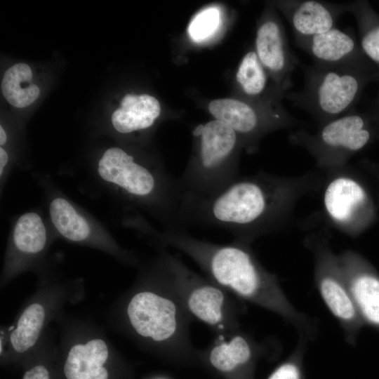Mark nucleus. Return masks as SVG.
Returning <instances> with one entry per match:
<instances>
[{
    "mask_svg": "<svg viewBox=\"0 0 379 379\" xmlns=\"http://www.w3.org/2000/svg\"><path fill=\"white\" fill-rule=\"evenodd\" d=\"M324 179L310 173L283 177L259 172L238 176L219 192L207 197H185L182 225L226 230L236 241L248 244L275 232L288 221L299 199L317 189Z\"/></svg>",
    "mask_w": 379,
    "mask_h": 379,
    "instance_id": "1",
    "label": "nucleus"
},
{
    "mask_svg": "<svg viewBox=\"0 0 379 379\" xmlns=\"http://www.w3.org/2000/svg\"><path fill=\"white\" fill-rule=\"evenodd\" d=\"M155 239L185 252L218 284L282 317L297 328L299 337L313 338L314 325L288 300L276 277L260 264L248 244L236 241L232 244H215L175 228L157 230Z\"/></svg>",
    "mask_w": 379,
    "mask_h": 379,
    "instance_id": "2",
    "label": "nucleus"
},
{
    "mask_svg": "<svg viewBox=\"0 0 379 379\" xmlns=\"http://www.w3.org/2000/svg\"><path fill=\"white\" fill-rule=\"evenodd\" d=\"M95 174L131 210H142L159 221L164 228L184 230L185 194L178 179L161 164L141 159L121 147H112L98 159Z\"/></svg>",
    "mask_w": 379,
    "mask_h": 379,
    "instance_id": "3",
    "label": "nucleus"
},
{
    "mask_svg": "<svg viewBox=\"0 0 379 379\" xmlns=\"http://www.w3.org/2000/svg\"><path fill=\"white\" fill-rule=\"evenodd\" d=\"M194 153L178 178L185 197L212 196L239 176L241 139L226 124L213 120L194 128Z\"/></svg>",
    "mask_w": 379,
    "mask_h": 379,
    "instance_id": "4",
    "label": "nucleus"
},
{
    "mask_svg": "<svg viewBox=\"0 0 379 379\" xmlns=\"http://www.w3.org/2000/svg\"><path fill=\"white\" fill-rule=\"evenodd\" d=\"M305 82L300 91L286 93L292 105L322 125L350 112L359 98L362 75L359 61L340 65H302Z\"/></svg>",
    "mask_w": 379,
    "mask_h": 379,
    "instance_id": "5",
    "label": "nucleus"
},
{
    "mask_svg": "<svg viewBox=\"0 0 379 379\" xmlns=\"http://www.w3.org/2000/svg\"><path fill=\"white\" fill-rule=\"evenodd\" d=\"M370 138L366 119L350 112L320 125L314 133L299 129L289 136L292 144L307 149L315 158L318 167L326 171L347 165L350 157Z\"/></svg>",
    "mask_w": 379,
    "mask_h": 379,
    "instance_id": "6",
    "label": "nucleus"
},
{
    "mask_svg": "<svg viewBox=\"0 0 379 379\" xmlns=\"http://www.w3.org/2000/svg\"><path fill=\"white\" fill-rule=\"evenodd\" d=\"M307 246L314 257L316 287L326 307L341 326L346 341L355 345L365 326L349 290L338 255L324 239L309 238Z\"/></svg>",
    "mask_w": 379,
    "mask_h": 379,
    "instance_id": "7",
    "label": "nucleus"
},
{
    "mask_svg": "<svg viewBox=\"0 0 379 379\" xmlns=\"http://www.w3.org/2000/svg\"><path fill=\"white\" fill-rule=\"evenodd\" d=\"M208 111L215 120L232 128L250 152L256 149L258 139L265 133L301 123L276 101L257 106L238 99H216L209 103Z\"/></svg>",
    "mask_w": 379,
    "mask_h": 379,
    "instance_id": "8",
    "label": "nucleus"
},
{
    "mask_svg": "<svg viewBox=\"0 0 379 379\" xmlns=\"http://www.w3.org/2000/svg\"><path fill=\"white\" fill-rule=\"evenodd\" d=\"M46 187L48 189L50 221L59 236L72 243L106 252L120 260L133 262V257L101 224L52 186L46 184Z\"/></svg>",
    "mask_w": 379,
    "mask_h": 379,
    "instance_id": "9",
    "label": "nucleus"
},
{
    "mask_svg": "<svg viewBox=\"0 0 379 379\" xmlns=\"http://www.w3.org/2000/svg\"><path fill=\"white\" fill-rule=\"evenodd\" d=\"M51 239L48 225L39 213L29 211L18 217L8 238L1 286L36 267L48 251Z\"/></svg>",
    "mask_w": 379,
    "mask_h": 379,
    "instance_id": "10",
    "label": "nucleus"
},
{
    "mask_svg": "<svg viewBox=\"0 0 379 379\" xmlns=\"http://www.w3.org/2000/svg\"><path fill=\"white\" fill-rule=\"evenodd\" d=\"M327 172L323 192L325 215L335 228L347 235H354L368 202L367 192L348 172V164Z\"/></svg>",
    "mask_w": 379,
    "mask_h": 379,
    "instance_id": "11",
    "label": "nucleus"
},
{
    "mask_svg": "<svg viewBox=\"0 0 379 379\" xmlns=\"http://www.w3.org/2000/svg\"><path fill=\"white\" fill-rule=\"evenodd\" d=\"M126 314L134 332L152 342L166 341L177 329L175 305L154 291L135 293L128 302Z\"/></svg>",
    "mask_w": 379,
    "mask_h": 379,
    "instance_id": "12",
    "label": "nucleus"
},
{
    "mask_svg": "<svg viewBox=\"0 0 379 379\" xmlns=\"http://www.w3.org/2000/svg\"><path fill=\"white\" fill-rule=\"evenodd\" d=\"M273 9L258 25L255 46V53L274 84L287 93L293 86L291 75L300 62L289 48L286 35Z\"/></svg>",
    "mask_w": 379,
    "mask_h": 379,
    "instance_id": "13",
    "label": "nucleus"
},
{
    "mask_svg": "<svg viewBox=\"0 0 379 379\" xmlns=\"http://www.w3.org/2000/svg\"><path fill=\"white\" fill-rule=\"evenodd\" d=\"M60 295L55 292L43 291L26 304L15 324L3 331L1 355L8 348L15 354H25L38 344L48 321L59 308Z\"/></svg>",
    "mask_w": 379,
    "mask_h": 379,
    "instance_id": "14",
    "label": "nucleus"
},
{
    "mask_svg": "<svg viewBox=\"0 0 379 379\" xmlns=\"http://www.w3.org/2000/svg\"><path fill=\"white\" fill-rule=\"evenodd\" d=\"M349 290L365 325L379 332V275L359 254L338 255Z\"/></svg>",
    "mask_w": 379,
    "mask_h": 379,
    "instance_id": "15",
    "label": "nucleus"
},
{
    "mask_svg": "<svg viewBox=\"0 0 379 379\" xmlns=\"http://www.w3.org/2000/svg\"><path fill=\"white\" fill-rule=\"evenodd\" d=\"M275 6L286 18L294 38H308L334 27L340 17L348 12V4L318 0L275 1Z\"/></svg>",
    "mask_w": 379,
    "mask_h": 379,
    "instance_id": "16",
    "label": "nucleus"
},
{
    "mask_svg": "<svg viewBox=\"0 0 379 379\" xmlns=\"http://www.w3.org/2000/svg\"><path fill=\"white\" fill-rule=\"evenodd\" d=\"M65 348L66 379H109L105 365L110 359L111 347L103 337L84 335L70 341Z\"/></svg>",
    "mask_w": 379,
    "mask_h": 379,
    "instance_id": "17",
    "label": "nucleus"
},
{
    "mask_svg": "<svg viewBox=\"0 0 379 379\" xmlns=\"http://www.w3.org/2000/svg\"><path fill=\"white\" fill-rule=\"evenodd\" d=\"M295 44L321 65H340L359 61V51L354 36L336 27L308 38H295Z\"/></svg>",
    "mask_w": 379,
    "mask_h": 379,
    "instance_id": "18",
    "label": "nucleus"
},
{
    "mask_svg": "<svg viewBox=\"0 0 379 379\" xmlns=\"http://www.w3.org/2000/svg\"><path fill=\"white\" fill-rule=\"evenodd\" d=\"M161 113L158 100L148 94H127L114 111L111 121L121 134H132L150 128Z\"/></svg>",
    "mask_w": 379,
    "mask_h": 379,
    "instance_id": "19",
    "label": "nucleus"
},
{
    "mask_svg": "<svg viewBox=\"0 0 379 379\" xmlns=\"http://www.w3.org/2000/svg\"><path fill=\"white\" fill-rule=\"evenodd\" d=\"M32 72L25 63H17L9 67L2 79L4 97L13 106L25 107L34 102L39 95V88L32 83Z\"/></svg>",
    "mask_w": 379,
    "mask_h": 379,
    "instance_id": "20",
    "label": "nucleus"
},
{
    "mask_svg": "<svg viewBox=\"0 0 379 379\" xmlns=\"http://www.w3.org/2000/svg\"><path fill=\"white\" fill-rule=\"evenodd\" d=\"M224 295L215 286H197L189 295L187 305L190 312L199 319L210 325L218 324L222 317Z\"/></svg>",
    "mask_w": 379,
    "mask_h": 379,
    "instance_id": "21",
    "label": "nucleus"
},
{
    "mask_svg": "<svg viewBox=\"0 0 379 379\" xmlns=\"http://www.w3.org/2000/svg\"><path fill=\"white\" fill-rule=\"evenodd\" d=\"M253 354L252 344L246 338L237 335L229 343L215 346L211 352L210 361L215 368L227 372L249 364Z\"/></svg>",
    "mask_w": 379,
    "mask_h": 379,
    "instance_id": "22",
    "label": "nucleus"
},
{
    "mask_svg": "<svg viewBox=\"0 0 379 379\" xmlns=\"http://www.w3.org/2000/svg\"><path fill=\"white\" fill-rule=\"evenodd\" d=\"M267 74L255 51H251L243 57L236 74V79L246 95L259 100L258 98L263 95L267 88Z\"/></svg>",
    "mask_w": 379,
    "mask_h": 379,
    "instance_id": "23",
    "label": "nucleus"
},
{
    "mask_svg": "<svg viewBox=\"0 0 379 379\" xmlns=\"http://www.w3.org/2000/svg\"><path fill=\"white\" fill-rule=\"evenodd\" d=\"M220 22V13L216 7H209L199 13L188 27L190 37L195 42H202L217 31Z\"/></svg>",
    "mask_w": 379,
    "mask_h": 379,
    "instance_id": "24",
    "label": "nucleus"
},
{
    "mask_svg": "<svg viewBox=\"0 0 379 379\" xmlns=\"http://www.w3.org/2000/svg\"><path fill=\"white\" fill-rule=\"evenodd\" d=\"M308 340L299 338L296 348L267 379H303V357Z\"/></svg>",
    "mask_w": 379,
    "mask_h": 379,
    "instance_id": "25",
    "label": "nucleus"
},
{
    "mask_svg": "<svg viewBox=\"0 0 379 379\" xmlns=\"http://www.w3.org/2000/svg\"><path fill=\"white\" fill-rule=\"evenodd\" d=\"M362 27L361 48L371 60L379 63V24H368L356 16Z\"/></svg>",
    "mask_w": 379,
    "mask_h": 379,
    "instance_id": "26",
    "label": "nucleus"
},
{
    "mask_svg": "<svg viewBox=\"0 0 379 379\" xmlns=\"http://www.w3.org/2000/svg\"><path fill=\"white\" fill-rule=\"evenodd\" d=\"M22 379H51L48 369L43 364H36L25 371Z\"/></svg>",
    "mask_w": 379,
    "mask_h": 379,
    "instance_id": "27",
    "label": "nucleus"
},
{
    "mask_svg": "<svg viewBox=\"0 0 379 379\" xmlns=\"http://www.w3.org/2000/svg\"><path fill=\"white\" fill-rule=\"evenodd\" d=\"M9 156L8 152L2 147L0 148V178L1 184L4 183L8 175Z\"/></svg>",
    "mask_w": 379,
    "mask_h": 379,
    "instance_id": "28",
    "label": "nucleus"
},
{
    "mask_svg": "<svg viewBox=\"0 0 379 379\" xmlns=\"http://www.w3.org/2000/svg\"><path fill=\"white\" fill-rule=\"evenodd\" d=\"M7 135L4 129L3 126L1 125L0 126V145L2 147L6 143L7 141Z\"/></svg>",
    "mask_w": 379,
    "mask_h": 379,
    "instance_id": "29",
    "label": "nucleus"
}]
</instances>
